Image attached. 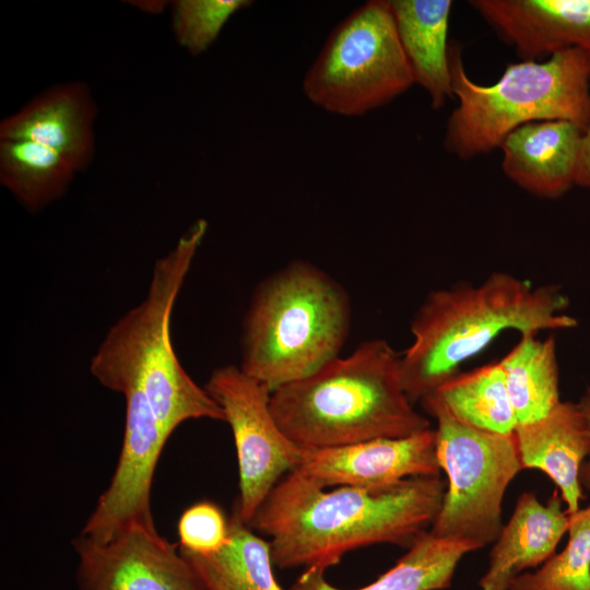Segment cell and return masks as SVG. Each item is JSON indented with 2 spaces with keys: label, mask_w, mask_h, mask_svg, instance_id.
<instances>
[{
  "label": "cell",
  "mask_w": 590,
  "mask_h": 590,
  "mask_svg": "<svg viewBox=\"0 0 590 590\" xmlns=\"http://www.w3.org/2000/svg\"><path fill=\"white\" fill-rule=\"evenodd\" d=\"M204 388L221 406L233 433L239 475L234 510L249 523L278 482L298 467L303 449L274 420L271 392L239 366L214 369Z\"/></svg>",
  "instance_id": "obj_9"
},
{
  "label": "cell",
  "mask_w": 590,
  "mask_h": 590,
  "mask_svg": "<svg viewBox=\"0 0 590 590\" xmlns=\"http://www.w3.org/2000/svg\"><path fill=\"white\" fill-rule=\"evenodd\" d=\"M522 469L545 473L557 486L567 515L583 497L580 470L590 457V429L577 405L562 401L545 417L515 429Z\"/></svg>",
  "instance_id": "obj_17"
},
{
  "label": "cell",
  "mask_w": 590,
  "mask_h": 590,
  "mask_svg": "<svg viewBox=\"0 0 590 590\" xmlns=\"http://www.w3.org/2000/svg\"><path fill=\"white\" fill-rule=\"evenodd\" d=\"M324 488L379 487L416 476H438L435 429L342 447L303 450L295 469Z\"/></svg>",
  "instance_id": "obj_12"
},
{
  "label": "cell",
  "mask_w": 590,
  "mask_h": 590,
  "mask_svg": "<svg viewBox=\"0 0 590 590\" xmlns=\"http://www.w3.org/2000/svg\"><path fill=\"white\" fill-rule=\"evenodd\" d=\"M79 590H205L176 544L133 523L106 543L74 540Z\"/></svg>",
  "instance_id": "obj_10"
},
{
  "label": "cell",
  "mask_w": 590,
  "mask_h": 590,
  "mask_svg": "<svg viewBox=\"0 0 590 590\" xmlns=\"http://www.w3.org/2000/svg\"><path fill=\"white\" fill-rule=\"evenodd\" d=\"M577 186L590 190V125L583 133Z\"/></svg>",
  "instance_id": "obj_27"
},
{
  "label": "cell",
  "mask_w": 590,
  "mask_h": 590,
  "mask_svg": "<svg viewBox=\"0 0 590 590\" xmlns=\"http://www.w3.org/2000/svg\"><path fill=\"white\" fill-rule=\"evenodd\" d=\"M568 297L556 284L532 285L505 271L481 283L459 282L428 293L415 311L411 344L400 354L403 389L420 403L507 330L519 333L578 326L566 314Z\"/></svg>",
  "instance_id": "obj_2"
},
{
  "label": "cell",
  "mask_w": 590,
  "mask_h": 590,
  "mask_svg": "<svg viewBox=\"0 0 590 590\" xmlns=\"http://www.w3.org/2000/svg\"><path fill=\"white\" fill-rule=\"evenodd\" d=\"M206 229L208 222L197 220L156 260L146 297L110 327L90 365L105 388L142 392L168 438L189 420L225 422L217 402L181 366L170 335L175 302Z\"/></svg>",
  "instance_id": "obj_4"
},
{
  "label": "cell",
  "mask_w": 590,
  "mask_h": 590,
  "mask_svg": "<svg viewBox=\"0 0 590 590\" xmlns=\"http://www.w3.org/2000/svg\"><path fill=\"white\" fill-rule=\"evenodd\" d=\"M555 491L545 504L533 492L522 493L508 522L493 543L480 590H508L515 578L538 568L556 553L568 530V515Z\"/></svg>",
  "instance_id": "obj_16"
},
{
  "label": "cell",
  "mask_w": 590,
  "mask_h": 590,
  "mask_svg": "<svg viewBox=\"0 0 590 590\" xmlns=\"http://www.w3.org/2000/svg\"><path fill=\"white\" fill-rule=\"evenodd\" d=\"M76 172L55 151L28 141H0V182L35 213L67 191Z\"/></svg>",
  "instance_id": "obj_23"
},
{
  "label": "cell",
  "mask_w": 590,
  "mask_h": 590,
  "mask_svg": "<svg viewBox=\"0 0 590 590\" xmlns=\"http://www.w3.org/2000/svg\"><path fill=\"white\" fill-rule=\"evenodd\" d=\"M97 108L87 85L67 82L50 86L0 122V141L44 145L84 172L95 153Z\"/></svg>",
  "instance_id": "obj_13"
},
{
  "label": "cell",
  "mask_w": 590,
  "mask_h": 590,
  "mask_svg": "<svg viewBox=\"0 0 590 590\" xmlns=\"http://www.w3.org/2000/svg\"><path fill=\"white\" fill-rule=\"evenodd\" d=\"M567 533L562 552L515 578L508 590H590V507L568 515Z\"/></svg>",
  "instance_id": "obj_24"
},
{
  "label": "cell",
  "mask_w": 590,
  "mask_h": 590,
  "mask_svg": "<svg viewBox=\"0 0 590 590\" xmlns=\"http://www.w3.org/2000/svg\"><path fill=\"white\" fill-rule=\"evenodd\" d=\"M590 429V387H588L579 401L576 402ZM580 483L590 493V457L583 462L580 470Z\"/></svg>",
  "instance_id": "obj_28"
},
{
  "label": "cell",
  "mask_w": 590,
  "mask_h": 590,
  "mask_svg": "<svg viewBox=\"0 0 590 590\" xmlns=\"http://www.w3.org/2000/svg\"><path fill=\"white\" fill-rule=\"evenodd\" d=\"M449 66L458 105L447 121L444 144L460 158L499 148L510 132L529 122L566 120L583 131L590 125V52L583 49L510 63L492 85L468 76L455 44L449 45Z\"/></svg>",
  "instance_id": "obj_6"
},
{
  "label": "cell",
  "mask_w": 590,
  "mask_h": 590,
  "mask_svg": "<svg viewBox=\"0 0 590 590\" xmlns=\"http://www.w3.org/2000/svg\"><path fill=\"white\" fill-rule=\"evenodd\" d=\"M499 363L518 425L545 417L562 402L553 335L541 340L535 332L521 333Z\"/></svg>",
  "instance_id": "obj_21"
},
{
  "label": "cell",
  "mask_w": 590,
  "mask_h": 590,
  "mask_svg": "<svg viewBox=\"0 0 590 590\" xmlns=\"http://www.w3.org/2000/svg\"><path fill=\"white\" fill-rule=\"evenodd\" d=\"M446 486L438 475L326 491L293 470L278 482L248 524L270 538L275 567L324 573L361 547L381 543L410 547L429 530Z\"/></svg>",
  "instance_id": "obj_1"
},
{
  "label": "cell",
  "mask_w": 590,
  "mask_h": 590,
  "mask_svg": "<svg viewBox=\"0 0 590 590\" xmlns=\"http://www.w3.org/2000/svg\"><path fill=\"white\" fill-rule=\"evenodd\" d=\"M141 3H143V4H140V3L135 2V5L140 7L142 10H145L149 7L150 8V10H149L150 13L161 12V11H163V7L165 5V4H163L162 1H157V2L156 1H150V2L144 1V2H141Z\"/></svg>",
  "instance_id": "obj_29"
},
{
  "label": "cell",
  "mask_w": 590,
  "mask_h": 590,
  "mask_svg": "<svg viewBox=\"0 0 590 590\" xmlns=\"http://www.w3.org/2000/svg\"><path fill=\"white\" fill-rule=\"evenodd\" d=\"M414 84L389 0H370L330 34L303 80L306 97L341 116H362Z\"/></svg>",
  "instance_id": "obj_8"
},
{
  "label": "cell",
  "mask_w": 590,
  "mask_h": 590,
  "mask_svg": "<svg viewBox=\"0 0 590 590\" xmlns=\"http://www.w3.org/2000/svg\"><path fill=\"white\" fill-rule=\"evenodd\" d=\"M420 404L436 421V451L447 486L429 532L477 550L493 544L504 527L505 493L523 470L515 432L497 434L453 417L433 396Z\"/></svg>",
  "instance_id": "obj_7"
},
{
  "label": "cell",
  "mask_w": 590,
  "mask_h": 590,
  "mask_svg": "<svg viewBox=\"0 0 590 590\" xmlns=\"http://www.w3.org/2000/svg\"><path fill=\"white\" fill-rule=\"evenodd\" d=\"M405 394L400 354L370 339L270 393L283 433L303 450L404 438L430 428Z\"/></svg>",
  "instance_id": "obj_3"
},
{
  "label": "cell",
  "mask_w": 590,
  "mask_h": 590,
  "mask_svg": "<svg viewBox=\"0 0 590 590\" xmlns=\"http://www.w3.org/2000/svg\"><path fill=\"white\" fill-rule=\"evenodd\" d=\"M350 327L345 290L315 264L292 261L253 292L239 367L272 392L339 356Z\"/></svg>",
  "instance_id": "obj_5"
},
{
  "label": "cell",
  "mask_w": 590,
  "mask_h": 590,
  "mask_svg": "<svg viewBox=\"0 0 590 590\" xmlns=\"http://www.w3.org/2000/svg\"><path fill=\"white\" fill-rule=\"evenodd\" d=\"M397 33L414 83L441 108L453 95L447 44L450 0H389Z\"/></svg>",
  "instance_id": "obj_18"
},
{
  "label": "cell",
  "mask_w": 590,
  "mask_h": 590,
  "mask_svg": "<svg viewBox=\"0 0 590 590\" xmlns=\"http://www.w3.org/2000/svg\"><path fill=\"white\" fill-rule=\"evenodd\" d=\"M249 0H177L172 4V25L177 43L192 56L204 52L227 21L248 8Z\"/></svg>",
  "instance_id": "obj_25"
},
{
  "label": "cell",
  "mask_w": 590,
  "mask_h": 590,
  "mask_svg": "<svg viewBox=\"0 0 590 590\" xmlns=\"http://www.w3.org/2000/svg\"><path fill=\"white\" fill-rule=\"evenodd\" d=\"M477 548L465 542L423 532L397 564L374 582L355 590H445L460 560ZM290 590H342L330 585L324 573L304 570Z\"/></svg>",
  "instance_id": "obj_19"
},
{
  "label": "cell",
  "mask_w": 590,
  "mask_h": 590,
  "mask_svg": "<svg viewBox=\"0 0 590 590\" xmlns=\"http://www.w3.org/2000/svg\"><path fill=\"white\" fill-rule=\"evenodd\" d=\"M122 394L126 415L118 463L81 534L97 543L110 541L133 523L155 527L151 488L168 437L142 392L129 389Z\"/></svg>",
  "instance_id": "obj_11"
},
{
  "label": "cell",
  "mask_w": 590,
  "mask_h": 590,
  "mask_svg": "<svg viewBox=\"0 0 590 590\" xmlns=\"http://www.w3.org/2000/svg\"><path fill=\"white\" fill-rule=\"evenodd\" d=\"M585 131L566 120L529 122L503 143L502 168L517 186L544 199H556L577 186Z\"/></svg>",
  "instance_id": "obj_15"
},
{
  "label": "cell",
  "mask_w": 590,
  "mask_h": 590,
  "mask_svg": "<svg viewBox=\"0 0 590 590\" xmlns=\"http://www.w3.org/2000/svg\"><path fill=\"white\" fill-rule=\"evenodd\" d=\"M228 531L229 520L217 505L196 503L179 518V548L201 555L214 553L226 543Z\"/></svg>",
  "instance_id": "obj_26"
},
{
  "label": "cell",
  "mask_w": 590,
  "mask_h": 590,
  "mask_svg": "<svg viewBox=\"0 0 590 590\" xmlns=\"http://www.w3.org/2000/svg\"><path fill=\"white\" fill-rule=\"evenodd\" d=\"M469 4L523 60L590 52V0H472Z\"/></svg>",
  "instance_id": "obj_14"
},
{
  "label": "cell",
  "mask_w": 590,
  "mask_h": 590,
  "mask_svg": "<svg viewBox=\"0 0 590 590\" xmlns=\"http://www.w3.org/2000/svg\"><path fill=\"white\" fill-rule=\"evenodd\" d=\"M205 590H284L273 574L269 541L259 536L234 510L226 543L211 554L180 550Z\"/></svg>",
  "instance_id": "obj_20"
},
{
  "label": "cell",
  "mask_w": 590,
  "mask_h": 590,
  "mask_svg": "<svg viewBox=\"0 0 590 590\" xmlns=\"http://www.w3.org/2000/svg\"><path fill=\"white\" fill-rule=\"evenodd\" d=\"M429 396L474 428L511 434L518 425L499 361L459 373Z\"/></svg>",
  "instance_id": "obj_22"
}]
</instances>
